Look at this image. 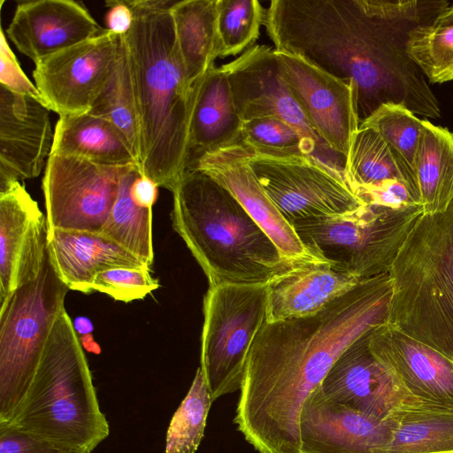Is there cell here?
Here are the masks:
<instances>
[{"mask_svg":"<svg viewBox=\"0 0 453 453\" xmlns=\"http://www.w3.org/2000/svg\"><path fill=\"white\" fill-rule=\"evenodd\" d=\"M345 180L349 188L372 187L388 180L403 181L420 203L417 180L372 128L359 127L345 164Z\"/></svg>","mask_w":453,"mask_h":453,"instance_id":"28","label":"cell"},{"mask_svg":"<svg viewBox=\"0 0 453 453\" xmlns=\"http://www.w3.org/2000/svg\"><path fill=\"white\" fill-rule=\"evenodd\" d=\"M370 331L335 361L319 386L324 396L378 419H386L404 408L423 406L374 355L369 344Z\"/></svg>","mask_w":453,"mask_h":453,"instance_id":"16","label":"cell"},{"mask_svg":"<svg viewBox=\"0 0 453 453\" xmlns=\"http://www.w3.org/2000/svg\"><path fill=\"white\" fill-rule=\"evenodd\" d=\"M395 415L396 426L386 453L453 452V410L413 406Z\"/></svg>","mask_w":453,"mask_h":453,"instance_id":"29","label":"cell"},{"mask_svg":"<svg viewBox=\"0 0 453 453\" xmlns=\"http://www.w3.org/2000/svg\"><path fill=\"white\" fill-rule=\"evenodd\" d=\"M241 141L257 153L272 156L305 155L303 140L297 131L274 118L242 122Z\"/></svg>","mask_w":453,"mask_h":453,"instance_id":"36","label":"cell"},{"mask_svg":"<svg viewBox=\"0 0 453 453\" xmlns=\"http://www.w3.org/2000/svg\"><path fill=\"white\" fill-rule=\"evenodd\" d=\"M217 4L218 0H180L170 10L177 50L190 88L219 58Z\"/></svg>","mask_w":453,"mask_h":453,"instance_id":"26","label":"cell"},{"mask_svg":"<svg viewBox=\"0 0 453 453\" xmlns=\"http://www.w3.org/2000/svg\"><path fill=\"white\" fill-rule=\"evenodd\" d=\"M359 281L331 263L296 265L267 283V322L316 314Z\"/></svg>","mask_w":453,"mask_h":453,"instance_id":"22","label":"cell"},{"mask_svg":"<svg viewBox=\"0 0 453 453\" xmlns=\"http://www.w3.org/2000/svg\"><path fill=\"white\" fill-rule=\"evenodd\" d=\"M352 192L365 203L391 208L421 204L408 186L401 180H388L372 187H354Z\"/></svg>","mask_w":453,"mask_h":453,"instance_id":"39","label":"cell"},{"mask_svg":"<svg viewBox=\"0 0 453 453\" xmlns=\"http://www.w3.org/2000/svg\"><path fill=\"white\" fill-rule=\"evenodd\" d=\"M109 10L106 13V30L117 35H125L131 29L134 14L127 0L108 1Z\"/></svg>","mask_w":453,"mask_h":453,"instance_id":"42","label":"cell"},{"mask_svg":"<svg viewBox=\"0 0 453 453\" xmlns=\"http://www.w3.org/2000/svg\"><path fill=\"white\" fill-rule=\"evenodd\" d=\"M424 210L365 204L347 213L293 224L304 246L359 280L388 273Z\"/></svg>","mask_w":453,"mask_h":453,"instance_id":"7","label":"cell"},{"mask_svg":"<svg viewBox=\"0 0 453 453\" xmlns=\"http://www.w3.org/2000/svg\"><path fill=\"white\" fill-rule=\"evenodd\" d=\"M134 14L123 36L141 138L140 173L171 192L188 167L197 84H187L171 15L173 0H127Z\"/></svg>","mask_w":453,"mask_h":453,"instance_id":"2","label":"cell"},{"mask_svg":"<svg viewBox=\"0 0 453 453\" xmlns=\"http://www.w3.org/2000/svg\"><path fill=\"white\" fill-rule=\"evenodd\" d=\"M51 153L77 157L107 166H139L121 132L109 120L90 112L59 116Z\"/></svg>","mask_w":453,"mask_h":453,"instance_id":"25","label":"cell"},{"mask_svg":"<svg viewBox=\"0 0 453 453\" xmlns=\"http://www.w3.org/2000/svg\"><path fill=\"white\" fill-rule=\"evenodd\" d=\"M219 58L235 56L253 46L265 10L257 0H218Z\"/></svg>","mask_w":453,"mask_h":453,"instance_id":"35","label":"cell"},{"mask_svg":"<svg viewBox=\"0 0 453 453\" xmlns=\"http://www.w3.org/2000/svg\"><path fill=\"white\" fill-rule=\"evenodd\" d=\"M249 153L248 146L238 141L204 153L188 169L201 171L226 188L270 237L285 259L296 265L325 262L304 246L261 186L249 165Z\"/></svg>","mask_w":453,"mask_h":453,"instance_id":"15","label":"cell"},{"mask_svg":"<svg viewBox=\"0 0 453 453\" xmlns=\"http://www.w3.org/2000/svg\"><path fill=\"white\" fill-rule=\"evenodd\" d=\"M159 287L150 274V269L117 267L97 273L92 282V291H99L111 298L128 303L144 298Z\"/></svg>","mask_w":453,"mask_h":453,"instance_id":"37","label":"cell"},{"mask_svg":"<svg viewBox=\"0 0 453 453\" xmlns=\"http://www.w3.org/2000/svg\"><path fill=\"white\" fill-rule=\"evenodd\" d=\"M47 250L61 280L71 290L92 292L95 276L117 267L150 269L100 232L48 230Z\"/></svg>","mask_w":453,"mask_h":453,"instance_id":"23","label":"cell"},{"mask_svg":"<svg viewBox=\"0 0 453 453\" xmlns=\"http://www.w3.org/2000/svg\"><path fill=\"white\" fill-rule=\"evenodd\" d=\"M388 274L387 323L453 361V200L423 213Z\"/></svg>","mask_w":453,"mask_h":453,"instance_id":"6","label":"cell"},{"mask_svg":"<svg viewBox=\"0 0 453 453\" xmlns=\"http://www.w3.org/2000/svg\"><path fill=\"white\" fill-rule=\"evenodd\" d=\"M0 85L4 86L12 92L29 96L44 103L38 88L24 73L19 61L7 42V38L1 28L0 42Z\"/></svg>","mask_w":453,"mask_h":453,"instance_id":"41","label":"cell"},{"mask_svg":"<svg viewBox=\"0 0 453 453\" xmlns=\"http://www.w3.org/2000/svg\"><path fill=\"white\" fill-rule=\"evenodd\" d=\"M121 35H98L35 63V84L46 105L59 116L81 115L91 106L116 65Z\"/></svg>","mask_w":453,"mask_h":453,"instance_id":"13","label":"cell"},{"mask_svg":"<svg viewBox=\"0 0 453 453\" xmlns=\"http://www.w3.org/2000/svg\"><path fill=\"white\" fill-rule=\"evenodd\" d=\"M103 31L81 2L35 0L18 2L5 35L35 64Z\"/></svg>","mask_w":453,"mask_h":453,"instance_id":"21","label":"cell"},{"mask_svg":"<svg viewBox=\"0 0 453 453\" xmlns=\"http://www.w3.org/2000/svg\"><path fill=\"white\" fill-rule=\"evenodd\" d=\"M0 453H73L55 443L23 431L10 423H0Z\"/></svg>","mask_w":453,"mask_h":453,"instance_id":"40","label":"cell"},{"mask_svg":"<svg viewBox=\"0 0 453 453\" xmlns=\"http://www.w3.org/2000/svg\"><path fill=\"white\" fill-rule=\"evenodd\" d=\"M88 112L109 120L121 132L128 142L140 166V128L122 35L120 51L114 70L95 99Z\"/></svg>","mask_w":453,"mask_h":453,"instance_id":"31","label":"cell"},{"mask_svg":"<svg viewBox=\"0 0 453 453\" xmlns=\"http://www.w3.org/2000/svg\"><path fill=\"white\" fill-rule=\"evenodd\" d=\"M274 52L284 80L319 138L347 160L360 124L355 84L330 74L299 55Z\"/></svg>","mask_w":453,"mask_h":453,"instance_id":"14","label":"cell"},{"mask_svg":"<svg viewBox=\"0 0 453 453\" xmlns=\"http://www.w3.org/2000/svg\"><path fill=\"white\" fill-rule=\"evenodd\" d=\"M68 290L47 250L38 277L0 303V423L24 400Z\"/></svg>","mask_w":453,"mask_h":453,"instance_id":"8","label":"cell"},{"mask_svg":"<svg viewBox=\"0 0 453 453\" xmlns=\"http://www.w3.org/2000/svg\"><path fill=\"white\" fill-rule=\"evenodd\" d=\"M433 23L436 25H453V5L445 8Z\"/></svg>","mask_w":453,"mask_h":453,"instance_id":"45","label":"cell"},{"mask_svg":"<svg viewBox=\"0 0 453 453\" xmlns=\"http://www.w3.org/2000/svg\"><path fill=\"white\" fill-rule=\"evenodd\" d=\"M175 232L210 286L268 283L296 264L285 259L239 202L196 169H188L172 191Z\"/></svg>","mask_w":453,"mask_h":453,"instance_id":"4","label":"cell"},{"mask_svg":"<svg viewBox=\"0 0 453 453\" xmlns=\"http://www.w3.org/2000/svg\"><path fill=\"white\" fill-rule=\"evenodd\" d=\"M242 126L227 74L214 65L197 84L187 170L204 153L241 141Z\"/></svg>","mask_w":453,"mask_h":453,"instance_id":"24","label":"cell"},{"mask_svg":"<svg viewBox=\"0 0 453 453\" xmlns=\"http://www.w3.org/2000/svg\"><path fill=\"white\" fill-rule=\"evenodd\" d=\"M9 423L73 453H91L109 436L80 337L65 308Z\"/></svg>","mask_w":453,"mask_h":453,"instance_id":"5","label":"cell"},{"mask_svg":"<svg viewBox=\"0 0 453 453\" xmlns=\"http://www.w3.org/2000/svg\"><path fill=\"white\" fill-rule=\"evenodd\" d=\"M222 67L242 122L274 118L288 123L300 134L305 155L345 179L346 159L327 147L316 133L282 76L274 49L253 45Z\"/></svg>","mask_w":453,"mask_h":453,"instance_id":"10","label":"cell"},{"mask_svg":"<svg viewBox=\"0 0 453 453\" xmlns=\"http://www.w3.org/2000/svg\"><path fill=\"white\" fill-rule=\"evenodd\" d=\"M388 273L360 280L311 316L266 322L250 349L234 422L259 453H301L303 403L338 357L387 323Z\"/></svg>","mask_w":453,"mask_h":453,"instance_id":"1","label":"cell"},{"mask_svg":"<svg viewBox=\"0 0 453 453\" xmlns=\"http://www.w3.org/2000/svg\"><path fill=\"white\" fill-rule=\"evenodd\" d=\"M422 126L423 119L403 105L393 103L381 104L359 124L374 129L416 180V157Z\"/></svg>","mask_w":453,"mask_h":453,"instance_id":"32","label":"cell"},{"mask_svg":"<svg viewBox=\"0 0 453 453\" xmlns=\"http://www.w3.org/2000/svg\"><path fill=\"white\" fill-rule=\"evenodd\" d=\"M249 149L250 166L291 225L347 213L365 205L342 175L309 156H272Z\"/></svg>","mask_w":453,"mask_h":453,"instance_id":"11","label":"cell"},{"mask_svg":"<svg viewBox=\"0 0 453 453\" xmlns=\"http://www.w3.org/2000/svg\"><path fill=\"white\" fill-rule=\"evenodd\" d=\"M377 358L421 405L453 410V361L388 323L369 332Z\"/></svg>","mask_w":453,"mask_h":453,"instance_id":"19","label":"cell"},{"mask_svg":"<svg viewBox=\"0 0 453 453\" xmlns=\"http://www.w3.org/2000/svg\"><path fill=\"white\" fill-rule=\"evenodd\" d=\"M211 396L200 366L169 424L165 453H195L203 436Z\"/></svg>","mask_w":453,"mask_h":453,"instance_id":"33","label":"cell"},{"mask_svg":"<svg viewBox=\"0 0 453 453\" xmlns=\"http://www.w3.org/2000/svg\"><path fill=\"white\" fill-rule=\"evenodd\" d=\"M133 166L137 165L107 166L50 153L42 180L48 230L100 232L120 179Z\"/></svg>","mask_w":453,"mask_h":453,"instance_id":"12","label":"cell"},{"mask_svg":"<svg viewBox=\"0 0 453 453\" xmlns=\"http://www.w3.org/2000/svg\"><path fill=\"white\" fill-rule=\"evenodd\" d=\"M50 112L45 103L0 85V189L40 175L54 139Z\"/></svg>","mask_w":453,"mask_h":453,"instance_id":"20","label":"cell"},{"mask_svg":"<svg viewBox=\"0 0 453 453\" xmlns=\"http://www.w3.org/2000/svg\"><path fill=\"white\" fill-rule=\"evenodd\" d=\"M416 178L425 214L444 211L453 200V133L423 119Z\"/></svg>","mask_w":453,"mask_h":453,"instance_id":"27","label":"cell"},{"mask_svg":"<svg viewBox=\"0 0 453 453\" xmlns=\"http://www.w3.org/2000/svg\"><path fill=\"white\" fill-rule=\"evenodd\" d=\"M447 453H453V452H447Z\"/></svg>","mask_w":453,"mask_h":453,"instance_id":"46","label":"cell"},{"mask_svg":"<svg viewBox=\"0 0 453 453\" xmlns=\"http://www.w3.org/2000/svg\"><path fill=\"white\" fill-rule=\"evenodd\" d=\"M395 413L386 419L367 416L326 399L318 387L300 415V452L386 453L396 426Z\"/></svg>","mask_w":453,"mask_h":453,"instance_id":"18","label":"cell"},{"mask_svg":"<svg viewBox=\"0 0 453 453\" xmlns=\"http://www.w3.org/2000/svg\"><path fill=\"white\" fill-rule=\"evenodd\" d=\"M267 283L210 286L203 298L200 368L212 402L240 390L256 335L267 322Z\"/></svg>","mask_w":453,"mask_h":453,"instance_id":"9","label":"cell"},{"mask_svg":"<svg viewBox=\"0 0 453 453\" xmlns=\"http://www.w3.org/2000/svg\"><path fill=\"white\" fill-rule=\"evenodd\" d=\"M139 174L138 166L123 174L116 201L100 233L150 266L154 259L152 209L137 205L130 195L131 185Z\"/></svg>","mask_w":453,"mask_h":453,"instance_id":"30","label":"cell"},{"mask_svg":"<svg viewBox=\"0 0 453 453\" xmlns=\"http://www.w3.org/2000/svg\"><path fill=\"white\" fill-rule=\"evenodd\" d=\"M73 326L76 333L81 336L89 334L93 330V325L91 321L84 317L77 318Z\"/></svg>","mask_w":453,"mask_h":453,"instance_id":"44","label":"cell"},{"mask_svg":"<svg viewBox=\"0 0 453 453\" xmlns=\"http://www.w3.org/2000/svg\"><path fill=\"white\" fill-rule=\"evenodd\" d=\"M47 219L19 181L0 189V303L40 274L47 253Z\"/></svg>","mask_w":453,"mask_h":453,"instance_id":"17","label":"cell"},{"mask_svg":"<svg viewBox=\"0 0 453 453\" xmlns=\"http://www.w3.org/2000/svg\"><path fill=\"white\" fill-rule=\"evenodd\" d=\"M157 184L151 179L139 174L133 181L130 195L139 206L152 209L157 197Z\"/></svg>","mask_w":453,"mask_h":453,"instance_id":"43","label":"cell"},{"mask_svg":"<svg viewBox=\"0 0 453 453\" xmlns=\"http://www.w3.org/2000/svg\"><path fill=\"white\" fill-rule=\"evenodd\" d=\"M372 17L396 25L431 24L449 6L447 1L362 0Z\"/></svg>","mask_w":453,"mask_h":453,"instance_id":"38","label":"cell"},{"mask_svg":"<svg viewBox=\"0 0 453 453\" xmlns=\"http://www.w3.org/2000/svg\"><path fill=\"white\" fill-rule=\"evenodd\" d=\"M264 26L275 50L354 83L360 120L380 105L395 66L393 45L386 22L362 0H273Z\"/></svg>","mask_w":453,"mask_h":453,"instance_id":"3","label":"cell"},{"mask_svg":"<svg viewBox=\"0 0 453 453\" xmlns=\"http://www.w3.org/2000/svg\"><path fill=\"white\" fill-rule=\"evenodd\" d=\"M406 52L426 81H453V25H420L407 35Z\"/></svg>","mask_w":453,"mask_h":453,"instance_id":"34","label":"cell"}]
</instances>
